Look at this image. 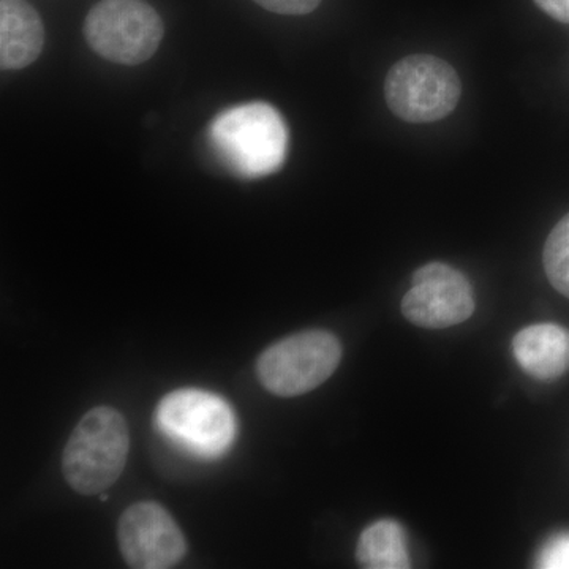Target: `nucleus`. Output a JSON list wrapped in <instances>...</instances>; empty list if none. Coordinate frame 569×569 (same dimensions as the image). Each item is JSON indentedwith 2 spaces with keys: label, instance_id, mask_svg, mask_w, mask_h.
Masks as SVG:
<instances>
[{
  "label": "nucleus",
  "instance_id": "2",
  "mask_svg": "<svg viewBox=\"0 0 569 569\" xmlns=\"http://www.w3.org/2000/svg\"><path fill=\"white\" fill-rule=\"evenodd\" d=\"M130 433L121 411L97 407L82 417L67 441L62 473L81 496L107 492L126 468Z\"/></svg>",
  "mask_w": 569,
  "mask_h": 569
},
{
  "label": "nucleus",
  "instance_id": "6",
  "mask_svg": "<svg viewBox=\"0 0 569 569\" xmlns=\"http://www.w3.org/2000/svg\"><path fill=\"white\" fill-rule=\"evenodd\" d=\"M163 33L162 18L142 0H102L84 21L89 47L107 61L122 66L149 61Z\"/></svg>",
  "mask_w": 569,
  "mask_h": 569
},
{
  "label": "nucleus",
  "instance_id": "14",
  "mask_svg": "<svg viewBox=\"0 0 569 569\" xmlns=\"http://www.w3.org/2000/svg\"><path fill=\"white\" fill-rule=\"evenodd\" d=\"M254 2L272 13L299 17V14L312 13L320 6L321 0H254Z\"/></svg>",
  "mask_w": 569,
  "mask_h": 569
},
{
  "label": "nucleus",
  "instance_id": "10",
  "mask_svg": "<svg viewBox=\"0 0 569 569\" xmlns=\"http://www.w3.org/2000/svg\"><path fill=\"white\" fill-rule=\"evenodd\" d=\"M516 361L538 380H556L569 370V331L559 325L529 326L512 340Z\"/></svg>",
  "mask_w": 569,
  "mask_h": 569
},
{
  "label": "nucleus",
  "instance_id": "12",
  "mask_svg": "<svg viewBox=\"0 0 569 569\" xmlns=\"http://www.w3.org/2000/svg\"><path fill=\"white\" fill-rule=\"evenodd\" d=\"M542 261L549 282L569 298V213L550 231Z\"/></svg>",
  "mask_w": 569,
  "mask_h": 569
},
{
  "label": "nucleus",
  "instance_id": "4",
  "mask_svg": "<svg viewBox=\"0 0 569 569\" xmlns=\"http://www.w3.org/2000/svg\"><path fill=\"white\" fill-rule=\"evenodd\" d=\"M460 93L458 71L430 54L407 56L389 70L385 81L389 110L411 123L447 118L458 107Z\"/></svg>",
  "mask_w": 569,
  "mask_h": 569
},
{
  "label": "nucleus",
  "instance_id": "1",
  "mask_svg": "<svg viewBox=\"0 0 569 569\" xmlns=\"http://www.w3.org/2000/svg\"><path fill=\"white\" fill-rule=\"evenodd\" d=\"M209 138L220 159L242 178L276 173L287 160V123L268 103H247L223 111L209 127Z\"/></svg>",
  "mask_w": 569,
  "mask_h": 569
},
{
  "label": "nucleus",
  "instance_id": "11",
  "mask_svg": "<svg viewBox=\"0 0 569 569\" xmlns=\"http://www.w3.org/2000/svg\"><path fill=\"white\" fill-rule=\"evenodd\" d=\"M359 567L367 569L410 568L407 538L395 520L383 519L362 531L356 548Z\"/></svg>",
  "mask_w": 569,
  "mask_h": 569
},
{
  "label": "nucleus",
  "instance_id": "5",
  "mask_svg": "<svg viewBox=\"0 0 569 569\" xmlns=\"http://www.w3.org/2000/svg\"><path fill=\"white\" fill-rule=\"evenodd\" d=\"M342 359V346L335 335L321 329L299 332L266 348L258 358L261 385L271 395L296 397L323 385Z\"/></svg>",
  "mask_w": 569,
  "mask_h": 569
},
{
  "label": "nucleus",
  "instance_id": "7",
  "mask_svg": "<svg viewBox=\"0 0 569 569\" xmlns=\"http://www.w3.org/2000/svg\"><path fill=\"white\" fill-rule=\"evenodd\" d=\"M475 312V293L466 276L452 266L429 263L413 274L402 299V313L410 323L445 329L463 323Z\"/></svg>",
  "mask_w": 569,
  "mask_h": 569
},
{
  "label": "nucleus",
  "instance_id": "3",
  "mask_svg": "<svg viewBox=\"0 0 569 569\" xmlns=\"http://www.w3.org/2000/svg\"><path fill=\"white\" fill-rule=\"evenodd\" d=\"M160 433L201 459L224 455L236 438L234 411L222 397L203 389H178L156 411Z\"/></svg>",
  "mask_w": 569,
  "mask_h": 569
},
{
  "label": "nucleus",
  "instance_id": "8",
  "mask_svg": "<svg viewBox=\"0 0 569 569\" xmlns=\"http://www.w3.org/2000/svg\"><path fill=\"white\" fill-rule=\"evenodd\" d=\"M118 541L123 560L133 569L173 568L187 553L182 530L156 501H138L122 512Z\"/></svg>",
  "mask_w": 569,
  "mask_h": 569
},
{
  "label": "nucleus",
  "instance_id": "15",
  "mask_svg": "<svg viewBox=\"0 0 569 569\" xmlns=\"http://www.w3.org/2000/svg\"><path fill=\"white\" fill-rule=\"evenodd\" d=\"M535 2L553 20L569 24V0H535Z\"/></svg>",
  "mask_w": 569,
  "mask_h": 569
},
{
  "label": "nucleus",
  "instance_id": "9",
  "mask_svg": "<svg viewBox=\"0 0 569 569\" xmlns=\"http://www.w3.org/2000/svg\"><path fill=\"white\" fill-rule=\"evenodd\" d=\"M44 28L26 0H0V66L20 70L36 62L43 50Z\"/></svg>",
  "mask_w": 569,
  "mask_h": 569
},
{
  "label": "nucleus",
  "instance_id": "13",
  "mask_svg": "<svg viewBox=\"0 0 569 569\" xmlns=\"http://www.w3.org/2000/svg\"><path fill=\"white\" fill-rule=\"evenodd\" d=\"M539 568L569 569V535L550 539L538 560Z\"/></svg>",
  "mask_w": 569,
  "mask_h": 569
}]
</instances>
